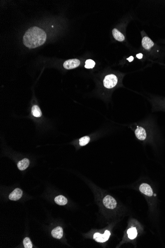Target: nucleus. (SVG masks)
Here are the masks:
<instances>
[{
	"mask_svg": "<svg viewBox=\"0 0 165 248\" xmlns=\"http://www.w3.org/2000/svg\"><path fill=\"white\" fill-rule=\"evenodd\" d=\"M126 60H128L130 62H132V61L133 60V57L131 56V57H130L127 58Z\"/></svg>",
	"mask_w": 165,
	"mask_h": 248,
	"instance_id": "nucleus-20",
	"label": "nucleus"
},
{
	"mask_svg": "<svg viewBox=\"0 0 165 248\" xmlns=\"http://www.w3.org/2000/svg\"><path fill=\"white\" fill-rule=\"evenodd\" d=\"M103 203L106 208L110 209H114L116 207L117 203L116 200L110 196H106L103 200Z\"/></svg>",
	"mask_w": 165,
	"mask_h": 248,
	"instance_id": "nucleus-3",
	"label": "nucleus"
},
{
	"mask_svg": "<svg viewBox=\"0 0 165 248\" xmlns=\"http://www.w3.org/2000/svg\"><path fill=\"white\" fill-rule=\"evenodd\" d=\"M142 45L144 49L149 50L154 46V43L149 37H143L142 40Z\"/></svg>",
	"mask_w": 165,
	"mask_h": 248,
	"instance_id": "nucleus-9",
	"label": "nucleus"
},
{
	"mask_svg": "<svg viewBox=\"0 0 165 248\" xmlns=\"http://www.w3.org/2000/svg\"><path fill=\"white\" fill-rule=\"evenodd\" d=\"M22 193L23 192L21 190L16 188L10 195L9 199L12 201H17L22 197Z\"/></svg>",
	"mask_w": 165,
	"mask_h": 248,
	"instance_id": "nucleus-8",
	"label": "nucleus"
},
{
	"mask_svg": "<svg viewBox=\"0 0 165 248\" xmlns=\"http://www.w3.org/2000/svg\"><path fill=\"white\" fill-rule=\"evenodd\" d=\"M54 201L57 204L60 206H64L67 203V199L62 195H59L56 197L54 199Z\"/></svg>",
	"mask_w": 165,
	"mask_h": 248,
	"instance_id": "nucleus-13",
	"label": "nucleus"
},
{
	"mask_svg": "<svg viewBox=\"0 0 165 248\" xmlns=\"http://www.w3.org/2000/svg\"><path fill=\"white\" fill-rule=\"evenodd\" d=\"M32 114L35 117H40L42 114L40 107L37 105H34L32 107Z\"/></svg>",
	"mask_w": 165,
	"mask_h": 248,
	"instance_id": "nucleus-14",
	"label": "nucleus"
},
{
	"mask_svg": "<svg viewBox=\"0 0 165 248\" xmlns=\"http://www.w3.org/2000/svg\"><path fill=\"white\" fill-rule=\"evenodd\" d=\"M85 64H85V67H86V69H93L96 64L95 62L92 60H86Z\"/></svg>",
	"mask_w": 165,
	"mask_h": 248,
	"instance_id": "nucleus-17",
	"label": "nucleus"
},
{
	"mask_svg": "<svg viewBox=\"0 0 165 248\" xmlns=\"http://www.w3.org/2000/svg\"><path fill=\"white\" fill-rule=\"evenodd\" d=\"M135 134L137 138L140 140H144L146 138V133L145 129L142 127L138 126L135 131Z\"/></svg>",
	"mask_w": 165,
	"mask_h": 248,
	"instance_id": "nucleus-7",
	"label": "nucleus"
},
{
	"mask_svg": "<svg viewBox=\"0 0 165 248\" xmlns=\"http://www.w3.org/2000/svg\"><path fill=\"white\" fill-rule=\"evenodd\" d=\"M142 57H143V55L142 54H141V53H140V54H138L137 55V57L139 59H141L142 58Z\"/></svg>",
	"mask_w": 165,
	"mask_h": 248,
	"instance_id": "nucleus-19",
	"label": "nucleus"
},
{
	"mask_svg": "<svg viewBox=\"0 0 165 248\" xmlns=\"http://www.w3.org/2000/svg\"><path fill=\"white\" fill-rule=\"evenodd\" d=\"M154 196H156V195L155 194H154Z\"/></svg>",
	"mask_w": 165,
	"mask_h": 248,
	"instance_id": "nucleus-21",
	"label": "nucleus"
},
{
	"mask_svg": "<svg viewBox=\"0 0 165 248\" xmlns=\"http://www.w3.org/2000/svg\"><path fill=\"white\" fill-rule=\"evenodd\" d=\"M90 141V138L89 136H84L83 137L81 138L79 140V144L80 146H85L88 144Z\"/></svg>",
	"mask_w": 165,
	"mask_h": 248,
	"instance_id": "nucleus-16",
	"label": "nucleus"
},
{
	"mask_svg": "<svg viewBox=\"0 0 165 248\" xmlns=\"http://www.w3.org/2000/svg\"><path fill=\"white\" fill-rule=\"evenodd\" d=\"M24 246L25 248H32V244L31 242L30 238L26 237L23 240Z\"/></svg>",
	"mask_w": 165,
	"mask_h": 248,
	"instance_id": "nucleus-18",
	"label": "nucleus"
},
{
	"mask_svg": "<svg viewBox=\"0 0 165 248\" xmlns=\"http://www.w3.org/2000/svg\"><path fill=\"white\" fill-rule=\"evenodd\" d=\"M112 34H113V37L116 40L122 42L125 40V36H124L123 34L120 32L119 30L116 29H114L112 30Z\"/></svg>",
	"mask_w": 165,
	"mask_h": 248,
	"instance_id": "nucleus-11",
	"label": "nucleus"
},
{
	"mask_svg": "<svg viewBox=\"0 0 165 248\" xmlns=\"http://www.w3.org/2000/svg\"><path fill=\"white\" fill-rule=\"evenodd\" d=\"M140 190L142 193H143L148 196H152L153 195V192L149 185L145 183L142 184L140 187Z\"/></svg>",
	"mask_w": 165,
	"mask_h": 248,
	"instance_id": "nucleus-6",
	"label": "nucleus"
},
{
	"mask_svg": "<svg viewBox=\"0 0 165 248\" xmlns=\"http://www.w3.org/2000/svg\"><path fill=\"white\" fill-rule=\"evenodd\" d=\"M118 82L117 77L114 74H109L105 77L103 80V85L105 87L111 89L114 87Z\"/></svg>",
	"mask_w": 165,
	"mask_h": 248,
	"instance_id": "nucleus-2",
	"label": "nucleus"
},
{
	"mask_svg": "<svg viewBox=\"0 0 165 248\" xmlns=\"http://www.w3.org/2000/svg\"><path fill=\"white\" fill-rule=\"evenodd\" d=\"M29 160L27 159H24L21 161H19L17 164V167L20 170H24L28 167L29 165Z\"/></svg>",
	"mask_w": 165,
	"mask_h": 248,
	"instance_id": "nucleus-12",
	"label": "nucleus"
},
{
	"mask_svg": "<svg viewBox=\"0 0 165 248\" xmlns=\"http://www.w3.org/2000/svg\"><path fill=\"white\" fill-rule=\"evenodd\" d=\"M46 39L47 35L44 30L35 26L26 31L23 38V42L26 47L33 49L43 45Z\"/></svg>",
	"mask_w": 165,
	"mask_h": 248,
	"instance_id": "nucleus-1",
	"label": "nucleus"
},
{
	"mask_svg": "<svg viewBox=\"0 0 165 248\" xmlns=\"http://www.w3.org/2000/svg\"><path fill=\"white\" fill-rule=\"evenodd\" d=\"M52 235L53 237L56 239H60L63 236V228L61 227H57L52 230Z\"/></svg>",
	"mask_w": 165,
	"mask_h": 248,
	"instance_id": "nucleus-10",
	"label": "nucleus"
},
{
	"mask_svg": "<svg viewBox=\"0 0 165 248\" xmlns=\"http://www.w3.org/2000/svg\"><path fill=\"white\" fill-rule=\"evenodd\" d=\"M110 236V232L108 230H106L103 234L100 233H96L94 235V238L98 242L103 243L108 240Z\"/></svg>",
	"mask_w": 165,
	"mask_h": 248,
	"instance_id": "nucleus-4",
	"label": "nucleus"
},
{
	"mask_svg": "<svg viewBox=\"0 0 165 248\" xmlns=\"http://www.w3.org/2000/svg\"><path fill=\"white\" fill-rule=\"evenodd\" d=\"M127 234L128 235V237L130 239H134L137 236L138 232L135 227H131L128 230Z\"/></svg>",
	"mask_w": 165,
	"mask_h": 248,
	"instance_id": "nucleus-15",
	"label": "nucleus"
},
{
	"mask_svg": "<svg viewBox=\"0 0 165 248\" xmlns=\"http://www.w3.org/2000/svg\"><path fill=\"white\" fill-rule=\"evenodd\" d=\"M80 64V62L77 59H71L66 60L63 64V67L66 69H72L77 67Z\"/></svg>",
	"mask_w": 165,
	"mask_h": 248,
	"instance_id": "nucleus-5",
	"label": "nucleus"
}]
</instances>
